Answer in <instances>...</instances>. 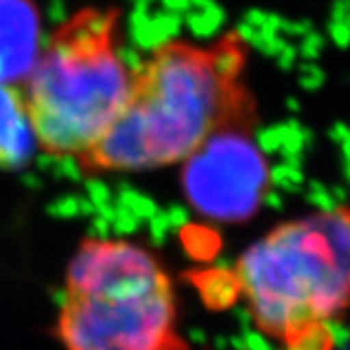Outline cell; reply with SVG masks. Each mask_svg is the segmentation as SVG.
I'll return each mask as SVG.
<instances>
[{
  "label": "cell",
  "mask_w": 350,
  "mask_h": 350,
  "mask_svg": "<svg viewBox=\"0 0 350 350\" xmlns=\"http://www.w3.org/2000/svg\"><path fill=\"white\" fill-rule=\"evenodd\" d=\"M41 51V16L36 2L0 0V84L22 86Z\"/></svg>",
  "instance_id": "cell-6"
},
{
  "label": "cell",
  "mask_w": 350,
  "mask_h": 350,
  "mask_svg": "<svg viewBox=\"0 0 350 350\" xmlns=\"http://www.w3.org/2000/svg\"><path fill=\"white\" fill-rule=\"evenodd\" d=\"M36 146L22 86L0 84V172L24 167Z\"/></svg>",
  "instance_id": "cell-7"
},
{
  "label": "cell",
  "mask_w": 350,
  "mask_h": 350,
  "mask_svg": "<svg viewBox=\"0 0 350 350\" xmlns=\"http://www.w3.org/2000/svg\"><path fill=\"white\" fill-rule=\"evenodd\" d=\"M241 47L170 41L154 47L133 76L125 107L92 150L84 174L146 172L181 163L220 126L245 119Z\"/></svg>",
  "instance_id": "cell-1"
},
{
  "label": "cell",
  "mask_w": 350,
  "mask_h": 350,
  "mask_svg": "<svg viewBox=\"0 0 350 350\" xmlns=\"http://www.w3.org/2000/svg\"><path fill=\"white\" fill-rule=\"evenodd\" d=\"M234 280L265 335L304 342L350 308V208L276 226L239 255Z\"/></svg>",
  "instance_id": "cell-3"
},
{
  "label": "cell",
  "mask_w": 350,
  "mask_h": 350,
  "mask_svg": "<svg viewBox=\"0 0 350 350\" xmlns=\"http://www.w3.org/2000/svg\"><path fill=\"white\" fill-rule=\"evenodd\" d=\"M181 187L195 213L213 222H245L271 187V165L243 121L220 126L183 160Z\"/></svg>",
  "instance_id": "cell-5"
},
{
  "label": "cell",
  "mask_w": 350,
  "mask_h": 350,
  "mask_svg": "<svg viewBox=\"0 0 350 350\" xmlns=\"http://www.w3.org/2000/svg\"><path fill=\"white\" fill-rule=\"evenodd\" d=\"M55 335L64 350H187L174 282L126 239H84L66 267Z\"/></svg>",
  "instance_id": "cell-2"
},
{
  "label": "cell",
  "mask_w": 350,
  "mask_h": 350,
  "mask_svg": "<svg viewBox=\"0 0 350 350\" xmlns=\"http://www.w3.org/2000/svg\"><path fill=\"white\" fill-rule=\"evenodd\" d=\"M119 12L86 8L61 24L22 84L41 152L82 158L125 107L133 76L117 47Z\"/></svg>",
  "instance_id": "cell-4"
}]
</instances>
